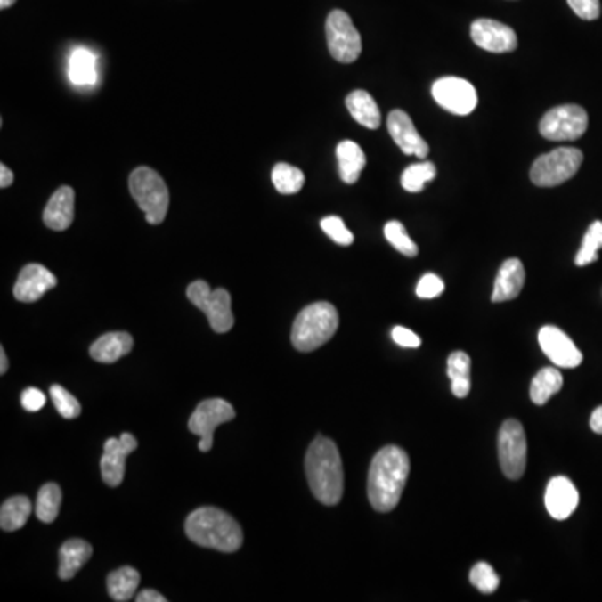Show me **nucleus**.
<instances>
[{
    "label": "nucleus",
    "mask_w": 602,
    "mask_h": 602,
    "mask_svg": "<svg viewBox=\"0 0 602 602\" xmlns=\"http://www.w3.org/2000/svg\"><path fill=\"white\" fill-rule=\"evenodd\" d=\"M438 106L457 116H468L477 108L479 97L472 84L460 77H442L432 85Z\"/></svg>",
    "instance_id": "12"
},
{
    "label": "nucleus",
    "mask_w": 602,
    "mask_h": 602,
    "mask_svg": "<svg viewBox=\"0 0 602 602\" xmlns=\"http://www.w3.org/2000/svg\"><path fill=\"white\" fill-rule=\"evenodd\" d=\"M57 285V278L45 266L32 263L20 270L15 281V300L22 303H34Z\"/></svg>",
    "instance_id": "17"
},
{
    "label": "nucleus",
    "mask_w": 602,
    "mask_h": 602,
    "mask_svg": "<svg viewBox=\"0 0 602 602\" xmlns=\"http://www.w3.org/2000/svg\"><path fill=\"white\" fill-rule=\"evenodd\" d=\"M470 356L466 352H453L447 358V375L451 378L452 392L457 398H466L470 392Z\"/></svg>",
    "instance_id": "27"
},
{
    "label": "nucleus",
    "mask_w": 602,
    "mask_h": 602,
    "mask_svg": "<svg viewBox=\"0 0 602 602\" xmlns=\"http://www.w3.org/2000/svg\"><path fill=\"white\" fill-rule=\"evenodd\" d=\"M567 4L584 20H596L601 15L599 0H567Z\"/></svg>",
    "instance_id": "39"
},
{
    "label": "nucleus",
    "mask_w": 602,
    "mask_h": 602,
    "mask_svg": "<svg viewBox=\"0 0 602 602\" xmlns=\"http://www.w3.org/2000/svg\"><path fill=\"white\" fill-rule=\"evenodd\" d=\"M544 500L552 519L565 520L579 506V492L571 480L559 476L549 482Z\"/></svg>",
    "instance_id": "18"
},
{
    "label": "nucleus",
    "mask_w": 602,
    "mask_h": 602,
    "mask_svg": "<svg viewBox=\"0 0 602 602\" xmlns=\"http://www.w3.org/2000/svg\"><path fill=\"white\" fill-rule=\"evenodd\" d=\"M499 462L507 479H522L527 467V438L519 420H506L497 438Z\"/></svg>",
    "instance_id": "8"
},
{
    "label": "nucleus",
    "mask_w": 602,
    "mask_h": 602,
    "mask_svg": "<svg viewBox=\"0 0 602 602\" xmlns=\"http://www.w3.org/2000/svg\"><path fill=\"white\" fill-rule=\"evenodd\" d=\"M141 582V575L133 567H121L108 575V592L112 601L126 602L133 599Z\"/></svg>",
    "instance_id": "28"
},
{
    "label": "nucleus",
    "mask_w": 602,
    "mask_h": 602,
    "mask_svg": "<svg viewBox=\"0 0 602 602\" xmlns=\"http://www.w3.org/2000/svg\"><path fill=\"white\" fill-rule=\"evenodd\" d=\"M12 183H14V173L7 166H0V186L9 188Z\"/></svg>",
    "instance_id": "44"
},
{
    "label": "nucleus",
    "mask_w": 602,
    "mask_h": 602,
    "mask_svg": "<svg viewBox=\"0 0 602 602\" xmlns=\"http://www.w3.org/2000/svg\"><path fill=\"white\" fill-rule=\"evenodd\" d=\"M539 345L549 360L559 369H575L582 362V354L574 342L557 327H542L539 331Z\"/></svg>",
    "instance_id": "14"
},
{
    "label": "nucleus",
    "mask_w": 602,
    "mask_h": 602,
    "mask_svg": "<svg viewBox=\"0 0 602 602\" xmlns=\"http://www.w3.org/2000/svg\"><path fill=\"white\" fill-rule=\"evenodd\" d=\"M320 226H321V230L325 232V234L329 238H331L337 245L348 247V245L354 243V234L345 226L342 218H338V216H327V218L321 219Z\"/></svg>",
    "instance_id": "37"
},
{
    "label": "nucleus",
    "mask_w": 602,
    "mask_h": 602,
    "mask_svg": "<svg viewBox=\"0 0 602 602\" xmlns=\"http://www.w3.org/2000/svg\"><path fill=\"white\" fill-rule=\"evenodd\" d=\"M445 289V285L442 281V278H438L437 274L427 273L420 278L419 285H417V297L424 298V300H432L437 298Z\"/></svg>",
    "instance_id": "38"
},
{
    "label": "nucleus",
    "mask_w": 602,
    "mask_h": 602,
    "mask_svg": "<svg viewBox=\"0 0 602 602\" xmlns=\"http://www.w3.org/2000/svg\"><path fill=\"white\" fill-rule=\"evenodd\" d=\"M136 449V438L127 432L119 438H110L104 443V453L101 459V474H102V480L110 487H118L123 484L126 459Z\"/></svg>",
    "instance_id": "15"
},
{
    "label": "nucleus",
    "mask_w": 602,
    "mask_h": 602,
    "mask_svg": "<svg viewBox=\"0 0 602 602\" xmlns=\"http://www.w3.org/2000/svg\"><path fill=\"white\" fill-rule=\"evenodd\" d=\"M74 190L69 186H61L45 205L42 216L44 224L54 232H66L74 221Z\"/></svg>",
    "instance_id": "19"
},
{
    "label": "nucleus",
    "mask_w": 602,
    "mask_h": 602,
    "mask_svg": "<svg viewBox=\"0 0 602 602\" xmlns=\"http://www.w3.org/2000/svg\"><path fill=\"white\" fill-rule=\"evenodd\" d=\"M49 395L54 402L55 411H59L64 419L72 420L77 419L81 415V403L79 400L74 397L70 392H68L64 386L61 385H53Z\"/></svg>",
    "instance_id": "35"
},
{
    "label": "nucleus",
    "mask_w": 602,
    "mask_h": 602,
    "mask_svg": "<svg viewBox=\"0 0 602 602\" xmlns=\"http://www.w3.org/2000/svg\"><path fill=\"white\" fill-rule=\"evenodd\" d=\"M411 474V459L397 445H386L375 453L369 470L367 492L371 507L390 512L398 506Z\"/></svg>",
    "instance_id": "1"
},
{
    "label": "nucleus",
    "mask_w": 602,
    "mask_h": 602,
    "mask_svg": "<svg viewBox=\"0 0 602 602\" xmlns=\"http://www.w3.org/2000/svg\"><path fill=\"white\" fill-rule=\"evenodd\" d=\"M32 514V502L26 495L7 499L0 508V527L5 533H14L26 525Z\"/></svg>",
    "instance_id": "26"
},
{
    "label": "nucleus",
    "mask_w": 602,
    "mask_h": 602,
    "mask_svg": "<svg viewBox=\"0 0 602 602\" xmlns=\"http://www.w3.org/2000/svg\"><path fill=\"white\" fill-rule=\"evenodd\" d=\"M346 110H350L352 118L356 123L369 127L378 129L382 123V114L375 102V99L370 96L367 91H354L346 96Z\"/></svg>",
    "instance_id": "25"
},
{
    "label": "nucleus",
    "mask_w": 602,
    "mask_h": 602,
    "mask_svg": "<svg viewBox=\"0 0 602 602\" xmlns=\"http://www.w3.org/2000/svg\"><path fill=\"white\" fill-rule=\"evenodd\" d=\"M22 407L28 411H39L45 405V395L39 388H28L22 392Z\"/></svg>",
    "instance_id": "41"
},
{
    "label": "nucleus",
    "mask_w": 602,
    "mask_h": 602,
    "mask_svg": "<svg viewBox=\"0 0 602 602\" xmlns=\"http://www.w3.org/2000/svg\"><path fill=\"white\" fill-rule=\"evenodd\" d=\"M470 36L480 49L493 54H504L517 49V34L514 28L492 19H477L470 28Z\"/></svg>",
    "instance_id": "13"
},
{
    "label": "nucleus",
    "mask_w": 602,
    "mask_h": 602,
    "mask_svg": "<svg viewBox=\"0 0 602 602\" xmlns=\"http://www.w3.org/2000/svg\"><path fill=\"white\" fill-rule=\"evenodd\" d=\"M137 602H166L165 596H161L158 590L152 589H144L139 592L136 598Z\"/></svg>",
    "instance_id": "42"
},
{
    "label": "nucleus",
    "mask_w": 602,
    "mask_h": 602,
    "mask_svg": "<svg viewBox=\"0 0 602 602\" xmlns=\"http://www.w3.org/2000/svg\"><path fill=\"white\" fill-rule=\"evenodd\" d=\"M338 312L329 301H316L303 308L291 329V343L298 352L323 346L338 329Z\"/></svg>",
    "instance_id": "4"
},
{
    "label": "nucleus",
    "mask_w": 602,
    "mask_h": 602,
    "mask_svg": "<svg viewBox=\"0 0 602 602\" xmlns=\"http://www.w3.org/2000/svg\"><path fill=\"white\" fill-rule=\"evenodd\" d=\"M470 582L482 594H492L499 589L500 579H499V575L495 574L491 564L479 562L470 571Z\"/></svg>",
    "instance_id": "36"
},
{
    "label": "nucleus",
    "mask_w": 602,
    "mask_h": 602,
    "mask_svg": "<svg viewBox=\"0 0 602 602\" xmlns=\"http://www.w3.org/2000/svg\"><path fill=\"white\" fill-rule=\"evenodd\" d=\"M272 181L276 191L281 194H295L305 186V175L295 166L278 163L272 171Z\"/></svg>",
    "instance_id": "31"
},
{
    "label": "nucleus",
    "mask_w": 602,
    "mask_h": 602,
    "mask_svg": "<svg viewBox=\"0 0 602 602\" xmlns=\"http://www.w3.org/2000/svg\"><path fill=\"white\" fill-rule=\"evenodd\" d=\"M588 112L581 106L565 104L549 110L539 131L549 141H575L588 131Z\"/></svg>",
    "instance_id": "10"
},
{
    "label": "nucleus",
    "mask_w": 602,
    "mask_h": 602,
    "mask_svg": "<svg viewBox=\"0 0 602 602\" xmlns=\"http://www.w3.org/2000/svg\"><path fill=\"white\" fill-rule=\"evenodd\" d=\"M7 367H9V360H7V355H5V350L0 348V373L2 375L7 373Z\"/></svg>",
    "instance_id": "45"
},
{
    "label": "nucleus",
    "mask_w": 602,
    "mask_h": 602,
    "mask_svg": "<svg viewBox=\"0 0 602 602\" xmlns=\"http://www.w3.org/2000/svg\"><path fill=\"white\" fill-rule=\"evenodd\" d=\"M69 79L74 85L91 87L97 83V57L91 49L77 47L69 57Z\"/></svg>",
    "instance_id": "23"
},
{
    "label": "nucleus",
    "mask_w": 602,
    "mask_h": 602,
    "mask_svg": "<svg viewBox=\"0 0 602 602\" xmlns=\"http://www.w3.org/2000/svg\"><path fill=\"white\" fill-rule=\"evenodd\" d=\"M306 479L316 500L323 506H337L343 497V464L335 442L316 437L305 459Z\"/></svg>",
    "instance_id": "2"
},
{
    "label": "nucleus",
    "mask_w": 602,
    "mask_h": 602,
    "mask_svg": "<svg viewBox=\"0 0 602 602\" xmlns=\"http://www.w3.org/2000/svg\"><path fill=\"white\" fill-rule=\"evenodd\" d=\"M584 161L582 150L557 148L537 158L531 167V179L535 186L552 188L574 178Z\"/></svg>",
    "instance_id": "6"
},
{
    "label": "nucleus",
    "mask_w": 602,
    "mask_h": 602,
    "mask_svg": "<svg viewBox=\"0 0 602 602\" xmlns=\"http://www.w3.org/2000/svg\"><path fill=\"white\" fill-rule=\"evenodd\" d=\"M601 248L602 221H594L584 234L579 253L575 255V264L577 266H588L590 263L598 261V253H599Z\"/></svg>",
    "instance_id": "33"
},
{
    "label": "nucleus",
    "mask_w": 602,
    "mask_h": 602,
    "mask_svg": "<svg viewBox=\"0 0 602 602\" xmlns=\"http://www.w3.org/2000/svg\"><path fill=\"white\" fill-rule=\"evenodd\" d=\"M61 502H62V492L57 484H45L42 485L41 491L37 493V502H36V516L37 519L51 524L54 522L55 517L59 516L61 510Z\"/></svg>",
    "instance_id": "30"
},
{
    "label": "nucleus",
    "mask_w": 602,
    "mask_h": 602,
    "mask_svg": "<svg viewBox=\"0 0 602 602\" xmlns=\"http://www.w3.org/2000/svg\"><path fill=\"white\" fill-rule=\"evenodd\" d=\"M562 373L556 367H544L537 371L534 380L531 382V400L535 405L548 403L549 398L556 395L562 388Z\"/></svg>",
    "instance_id": "29"
},
{
    "label": "nucleus",
    "mask_w": 602,
    "mask_h": 602,
    "mask_svg": "<svg viewBox=\"0 0 602 602\" xmlns=\"http://www.w3.org/2000/svg\"><path fill=\"white\" fill-rule=\"evenodd\" d=\"M186 535L201 548L236 552L243 544L240 524L216 507H201L191 512L184 524Z\"/></svg>",
    "instance_id": "3"
},
{
    "label": "nucleus",
    "mask_w": 602,
    "mask_h": 602,
    "mask_svg": "<svg viewBox=\"0 0 602 602\" xmlns=\"http://www.w3.org/2000/svg\"><path fill=\"white\" fill-rule=\"evenodd\" d=\"M437 176V167L430 161H420L409 166L402 175V186L409 192H420L427 183L434 181Z\"/></svg>",
    "instance_id": "32"
},
{
    "label": "nucleus",
    "mask_w": 602,
    "mask_h": 602,
    "mask_svg": "<svg viewBox=\"0 0 602 602\" xmlns=\"http://www.w3.org/2000/svg\"><path fill=\"white\" fill-rule=\"evenodd\" d=\"M337 158H338V169H340V178L343 179V183L355 184L360 179L363 167L367 165L365 152L354 141H342L337 148Z\"/></svg>",
    "instance_id": "24"
},
{
    "label": "nucleus",
    "mask_w": 602,
    "mask_h": 602,
    "mask_svg": "<svg viewBox=\"0 0 602 602\" xmlns=\"http://www.w3.org/2000/svg\"><path fill=\"white\" fill-rule=\"evenodd\" d=\"M236 417L233 405L223 398H209L198 405L190 419V430L199 437V451L209 452L213 447L215 430Z\"/></svg>",
    "instance_id": "11"
},
{
    "label": "nucleus",
    "mask_w": 602,
    "mask_h": 602,
    "mask_svg": "<svg viewBox=\"0 0 602 602\" xmlns=\"http://www.w3.org/2000/svg\"><path fill=\"white\" fill-rule=\"evenodd\" d=\"M133 337L126 331H112L99 337L89 354L99 363H114L133 350Z\"/></svg>",
    "instance_id": "21"
},
{
    "label": "nucleus",
    "mask_w": 602,
    "mask_h": 602,
    "mask_svg": "<svg viewBox=\"0 0 602 602\" xmlns=\"http://www.w3.org/2000/svg\"><path fill=\"white\" fill-rule=\"evenodd\" d=\"M525 283V270L522 261L517 258H508L502 263L495 283H493L492 301L502 303L517 298Z\"/></svg>",
    "instance_id": "20"
},
{
    "label": "nucleus",
    "mask_w": 602,
    "mask_h": 602,
    "mask_svg": "<svg viewBox=\"0 0 602 602\" xmlns=\"http://www.w3.org/2000/svg\"><path fill=\"white\" fill-rule=\"evenodd\" d=\"M93 556V548L83 539H69L59 550V577L69 581L83 569Z\"/></svg>",
    "instance_id": "22"
},
{
    "label": "nucleus",
    "mask_w": 602,
    "mask_h": 602,
    "mask_svg": "<svg viewBox=\"0 0 602 602\" xmlns=\"http://www.w3.org/2000/svg\"><path fill=\"white\" fill-rule=\"evenodd\" d=\"M590 428H592V432H596V434H599V435H602V405L601 407H598L596 411H592V415H590Z\"/></svg>",
    "instance_id": "43"
},
{
    "label": "nucleus",
    "mask_w": 602,
    "mask_h": 602,
    "mask_svg": "<svg viewBox=\"0 0 602 602\" xmlns=\"http://www.w3.org/2000/svg\"><path fill=\"white\" fill-rule=\"evenodd\" d=\"M388 133L395 141L398 148L407 156H417L425 159L428 156V144L413 126L411 116L405 110H395L388 114L386 119Z\"/></svg>",
    "instance_id": "16"
},
{
    "label": "nucleus",
    "mask_w": 602,
    "mask_h": 602,
    "mask_svg": "<svg viewBox=\"0 0 602 602\" xmlns=\"http://www.w3.org/2000/svg\"><path fill=\"white\" fill-rule=\"evenodd\" d=\"M14 4L15 0H0V9H9Z\"/></svg>",
    "instance_id": "46"
},
{
    "label": "nucleus",
    "mask_w": 602,
    "mask_h": 602,
    "mask_svg": "<svg viewBox=\"0 0 602 602\" xmlns=\"http://www.w3.org/2000/svg\"><path fill=\"white\" fill-rule=\"evenodd\" d=\"M129 190L150 224H161L169 209V191L165 179L148 166L134 169L129 176Z\"/></svg>",
    "instance_id": "5"
},
{
    "label": "nucleus",
    "mask_w": 602,
    "mask_h": 602,
    "mask_svg": "<svg viewBox=\"0 0 602 602\" xmlns=\"http://www.w3.org/2000/svg\"><path fill=\"white\" fill-rule=\"evenodd\" d=\"M384 233L386 241L395 248L398 253H402L409 258H413V256L419 255V247L413 243V240L409 236L405 226L400 221H388L385 224Z\"/></svg>",
    "instance_id": "34"
},
{
    "label": "nucleus",
    "mask_w": 602,
    "mask_h": 602,
    "mask_svg": "<svg viewBox=\"0 0 602 602\" xmlns=\"http://www.w3.org/2000/svg\"><path fill=\"white\" fill-rule=\"evenodd\" d=\"M186 295H188V300L191 301L196 308L205 312L211 329L216 333H228L233 329L232 295L224 288L211 289L206 281L198 280V281H192L188 287Z\"/></svg>",
    "instance_id": "7"
},
{
    "label": "nucleus",
    "mask_w": 602,
    "mask_h": 602,
    "mask_svg": "<svg viewBox=\"0 0 602 602\" xmlns=\"http://www.w3.org/2000/svg\"><path fill=\"white\" fill-rule=\"evenodd\" d=\"M327 41L329 54L342 62H355L362 54V37L356 30L350 15L343 11H331L327 19Z\"/></svg>",
    "instance_id": "9"
},
{
    "label": "nucleus",
    "mask_w": 602,
    "mask_h": 602,
    "mask_svg": "<svg viewBox=\"0 0 602 602\" xmlns=\"http://www.w3.org/2000/svg\"><path fill=\"white\" fill-rule=\"evenodd\" d=\"M392 338L398 346H403V348H419L422 345L420 337L405 327H395L392 329Z\"/></svg>",
    "instance_id": "40"
}]
</instances>
